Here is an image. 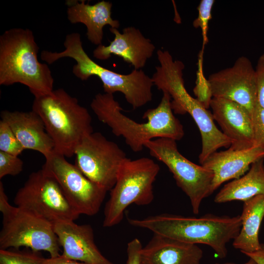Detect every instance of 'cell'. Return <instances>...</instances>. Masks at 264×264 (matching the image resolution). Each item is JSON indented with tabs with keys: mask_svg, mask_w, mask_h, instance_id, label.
<instances>
[{
	"mask_svg": "<svg viewBox=\"0 0 264 264\" xmlns=\"http://www.w3.org/2000/svg\"><path fill=\"white\" fill-rule=\"evenodd\" d=\"M171 97L166 92L158 106L147 110L142 118L146 123H137L122 113L123 109L113 94L98 93L90 103V108L98 120L108 126L116 136H122L127 145L135 153L145 147L146 142L157 138L181 140L183 127L175 117L171 107Z\"/></svg>",
	"mask_w": 264,
	"mask_h": 264,
	"instance_id": "6da1fadb",
	"label": "cell"
},
{
	"mask_svg": "<svg viewBox=\"0 0 264 264\" xmlns=\"http://www.w3.org/2000/svg\"><path fill=\"white\" fill-rule=\"evenodd\" d=\"M129 223L186 243L211 247L220 259L227 254L226 245L239 234L240 215L233 217L206 215L199 218L161 214L143 219L127 218Z\"/></svg>",
	"mask_w": 264,
	"mask_h": 264,
	"instance_id": "7a4b0ae2",
	"label": "cell"
},
{
	"mask_svg": "<svg viewBox=\"0 0 264 264\" xmlns=\"http://www.w3.org/2000/svg\"><path fill=\"white\" fill-rule=\"evenodd\" d=\"M156 53L160 65L156 66L152 77L154 85L158 89L170 94L174 113H188L195 121L201 137L202 148L198 160L202 164L219 149L229 147L231 141L217 127L212 113L187 91L183 78V62L174 60L167 50L158 49Z\"/></svg>",
	"mask_w": 264,
	"mask_h": 264,
	"instance_id": "3957f363",
	"label": "cell"
},
{
	"mask_svg": "<svg viewBox=\"0 0 264 264\" xmlns=\"http://www.w3.org/2000/svg\"><path fill=\"white\" fill-rule=\"evenodd\" d=\"M64 50L51 52L43 50L41 59L51 65L59 59L69 57L76 64L72 67V73L82 81H86L92 76L101 81L105 93H122L127 102L133 109L139 108L153 99L152 78L141 69H133L128 74H122L103 67L93 61L83 47L81 37L78 32L68 34L65 39Z\"/></svg>",
	"mask_w": 264,
	"mask_h": 264,
	"instance_id": "277c9868",
	"label": "cell"
},
{
	"mask_svg": "<svg viewBox=\"0 0 264 264\" xmlns=\"http://www.w3.org/2000/svg\"><path fill=\"white\" fill-rule=\"evenodd\" d=\"M39 49L31 30L5 31L0 36V85L22 84L35 97L52 92L54 78L48 65L39 61Z\"/></svg>",
	"mask_w": 264,
	"mask_h": 264,
	"instance_id": "5b68a950",
	"label": "cell"
},
{
	"mask_svg": "<svg viewBox=\"0 0 264 264\" xmlns=\"http://www.w3.org/2000/svg\"><path fill=\"white\" fill-rule=\"evenodd\" d=\"M32 110L42 119L54 151L65 157L74 155L83 139L93 132L88 110L62 88L35 97Z\"/></svg>",
	"mask_w": 264,
	"mask_h": 264,
	"instance_id": "8992f818",
	"label": "cell"
},
{
	"mask_svg": "<svg viewBox=\"0 0 264 264\" xmlns=\"http://www.w3.org/2000/svg\"><path fill=\"white\" fill-rule=\"evenodd\" d=\"M159 171V165L151 158H128L119 169L105 204L103 227H111L120 223L125 210L131 204H150L154 198L153 184Z\"/></svg>",
	"mask_w": 264,
	"mask_h": 264,
	"instance_id": "52a82bcc",
	"label": "cell"
},
{
	"mask_svg": "<svg viewBox=\"0 0 264 264\" xmlns=\"http://www.w3.org/2000/svg\"><path fill=\"white\" fill-rule=\"evenodd\" d=\"M0 211L2 216L0 249L22 247L31 251L48 252L50 257L59 256L60 245L53 225L17 206L11 205L0 182Z\"/></svg>",
	"mask_w": 264,
	"mask_h": 264,
	"instance_id": "ba28073f",
	"label": "cell"
},
{
	"mask_svg": "<svg viewBox=\"0 0 264 264\" xmlns=\"http://www.w3.org/2000/svg\"><path fill=\"white\" fill-rule=\"evenodd\" d=\"M145 147L152 157L168 167L177 185L189 198L193 212L198 214L202 201L213 193V172L185 157L173 139L155 138L146 142Z\"/></svg>",
	"mask_w": 264,
	"mask_h": 264,
	"instance_id": "9c48e42d",
	"label": "cell"
},
{
	"mask_svg": "<svg viewBox=\"0 0 264 264\" xmlns=\"http://www.w3.org/2000/svg\"><path fill=\"white\" fill-rule=\"evenodd\" d=\"M16 206L51 223L74 221L80 215L59 184L42 168L32 173L14 198Z\"/></svg>",
	"mask_w": 264,
	"mask_h": 264,
	"instance_id": "30bf717a",
	"label": "cell"
},
{
	"mask_svg": "<svg viewBox=\"0 0 264 264\" xmlns=\"http://www.w3.org/2000/svg\"><path fill=\"white\" fill-rule=\"evenodd\" d=\"M65 157L54 151L45 157L42 169L57 181L68 201L80 215L97 214L107 191L89 179Z\"/></svg>",
	"mask_w": 264,
	"mask_h": 264,
	"instance_id": "8fae6325",
	"label": "cell"
},
{
	"mask_svg": "<svg viewBox=\"0 0 264 264\" xmlns=\"http://www.w3.org/2000/svg\"><path fill=\"white\" fill-rule=\"evenodd\" d=\"M74 155L75 164L84 175L107 192L114 186L119 169L128 158L117 143L99 132L85 137Z\"/></svg>",
	"mask_w": 264,
	"mask_h": 264,
	"instance_id": "7c38bea8",
	"label": "cell"
},
{
	"mask_svg": "<svg viewBox=\"0 0 264 264\" xmlns=\"http://www.w3.org/2000/svg\"><path fill=\"white\" fill-rule=\"evenodd\" d=\"M213 97L235 102L244 107L252 118L257 104L255 69L246 57H239L234 65L211 74L208 78Z\"/></svg>",
	"mask_w": 264,
	"mask_h": 264,
	"instance_id": "4fadbf2b",
	"label": "cell"
},
{
	"mask_svg": "<svg viewBox=\"0 0 264 264\" xmlns=\"http://www.w3.org/2000/svg\"><path fill=\"white\" fill-rule=\"evenodd\" d=\"M210 107L214 120L231 141L229 148L242 151L255 146L252 118L244 107L231 100L217 97H212Z\"/></svg>",
	"mask_w": 264,
	"mask_h": 264,
	"instance_id": "5bb4252c",
	"label": "cell"
},
{
	"mask_svg": "<svg viewBox=\"0 0 264 264\" xmlns=\"http://www.w3.org/2000/svg\"><path fill=\"white\" fill-rule=\"evenodd\" d=\"M53 228L63 248V257L87 264H114L97 247L89 224L63 221L53 224Z\"/></svg>",
	"mask_w": 264,
	"mask_h": 264,
	"instance_id": "9a60e30c",
	"label": "cell"
},
{
	"mask_svg": "<svg viewBox=\"0 0 264 264\" xmlns=\"http://www.w3.org/2000/svg\"><path fill=\"white\" fill-rule=\"evenodd\" d=\"M110 30L114 35L113 40L108 46L98 45L93 51V57L105 61L114 55L131 64L134 69L140 70L144 67L155 49L151 40L133 26L123 29L122 33L114 28L110 27Z\"/></svg>",
	"mask_w": 264,
	"mask_h": 264,
	"instance_id": "2e32d148",
	"label": "cell"
},
{
	"mask_svg": "<svg viewBox=\"0 0 264 264\" xmlns=\"http://www.w3.org/2000/svg\"><path fill=\"white\" fill-rule=\"evenodd\" d=\"M1 120L11 128L24 149L42 154L44 157L54 151V142L46 131L40 116L30 111L2 110Z\"/></svg>",
	"mask_w": 264,
	"mask_h": 264,
	"instance_id": "e0dca14e",
	"label": "cell"
},
{
	"mask_svg": "<svg viewBox=\"0 0 264 264\" xmlns=\"http://www.w3.org/2000/svg\"><path fill=\"white\" fill-rule=\"evenodd\" d=\"M261 158H264V150L259 146L242 151L229 148L227 150L213 153L201 165L214 174L212 183L213 193L225 181L243 176L252 163Z\"/></svg>",
	"mask_w": 264,
	"mask_h": 264,
	"instance_id": "ac0fdd59",
	"label": "cell"
},
{
	"mask_svg": "<svg viewBox=\"0 0 264 264\" xmlns=\"http://www.w3.org/2000/svg\"><path fill=\"white\" fill-rule=\"evenodd\" d=\"M141 257L142 264H201L203 251L197 244L154 234Z\"/></svg>",
	"mask_w": 264,
	"mask_h": 264,
	"instance_id": "d6986e66",
	"label": "cell"
},
{
	"mask_svg": "<svg viewBox=\"0 0 264 264\" xmlns=\"http://www.w3.org/2000/svg\"><path fill=\"white\" fill-rule=\"evenodd\" d=\"M67 17L72 23H82L87 27L88 40L95 45L102 44L103 28L109 25L118 29L120 22L111 18V2L105 0L90 5L85 0H67Z\"/></svg>",
	"mask_w": 264,
	"mask_h": 264,
	"instance_id": "ffe728a7",
	"label": "cell"
},
{
	"mask_svg": "<svg viewBox=\"0 0 264 264\" xmlns=\"http://www.w3.org/2000/svg\"><path fill=\"white\" fill-rule=\"evenodd\" d=\"M240 216L242 227L233 240L234 247L244 254L258 251L262 246L259 240V232L264 217V194L244 201Z\"/></svg>",
	"mask_w": 264,
	"mask_h": 264,
	"instance_id": "44dd1931",
	"label": "cell"
},
{
	"mask_svg": "<svg viewBox=\"0 0 264 264\" xmlns=\"http://www.w3.org/2000/svg\"><path fill=\"white\" fill-rule=\"evenodd\" d=\"M264 158L257 160L246 174L224 185L216 195L214 201L218 203L233 200L244 202L264 194Z\"/></svg>",
	"mask_w": 264,
	"mask_h": 264,
	"instance_id": "7402d4cb",
	"label": "cell"
},
{
	"mask_svg": "<svg viewBox=\"0 0 264 264\" xmlns=\"http://www.w3.org/2000/svg\"><path fill=\"white\" fill-rule=\"evenodd\" d=\"M24 150L13 131L4 121H0V151L15 156Z\"/></svg>",
	"mask_w": 264,
	"mask_h": 264,
	"instance_id": "603a6c76",
	"label": "cell"
},
{
	"mask_svg": "<svg viewBox=\"0 0 264 264\" xmlns=\"http://www.w3.org/2000/svg\"><path fill=\"white\" fill-rule=\"evenodd\" d=\"M41 256L32 251L0 249V264H38Z\"/></svg>",
	"mask_w": 264,
	"mask_h": 264,
	"instance_id": "cb8c5ba5",
	"label": "cell"
},
{
	"mask_svg": "<svg viewBox=\"0 0 264 264\" xmlns=\"http://www.w3.org/2000/svg\"><path fill=\"white\" fill-rule=\"evenodd\" d=\"M214 3V0H201L198 7V16L193 22L194 27L201 29L204 44L208 42V23L212 18L211 11Z\"/></svg>",
	"mask_w": 264,
	"mask_h": 264,
	"instance_id": "d4e9b609",
	"label": "cell"
},
{
	"mask_svg": "<svg viewBox=\"0 0 264 264\" xmlns=\"http://www.w3.org/2000/svg\"><path fill=\"white\" fill-rule=\"evenodd\" d=\"M23 163L18 156L0 151V178L10 175L15 176L23 170Z\"/></svg>",
	"mask_w": 264,
	"mask_h": 264,
	"instance_id": "484cf974",
	"label": "cell"
},
{
	"mask_svg": "<svg viewBox=\"0 0 264 264\" xmlns=\"http://www.w3.org/2000/svg\"><path fill=\"white\" fill-rule=\"evenodd\" d=\"M255 146L264 150V109L257 103L252 117Z\"/></svg>",
	"mask_w": 264,
	"mask_h": 264,
	"instance_id": "4316f807",
	"label": "cell"
},
{
	"mask_svg": "<svg viewBox=\"0 0 264 264\" xmlns=\"http://www.w3.org/2000/svg\"><path fill=\"white\" fill-rule=\"evenodd\" d=\"M257 77V103L264 109V53L261 55L255 68Z\"/></svg>",
	"mask_w": 264,
	"mask_h": 264,
	"instance_id": "83f0119b",
	"label": "cell"
},
{
	"mask_svg": "<svg viewBox=\"0 0 264 264\" xmlns=\"http://www.w3.org/2000/svg\"><path fill=\"white\" fill-rule=\"evenodd\" d=\"M196 86L194 89L197 99L206 109L210 107V103L213 97L211 88L208 81L204 83L199 77Z\"/></svg>",
	"mask_w": 264,
	"mask_h": 264,
	"instance_id": "f1b7e54d",
	"label": "cell"
},
{
	"mask_svg": "<svg viewBox=\"0 0 264 264\" xmlns=\"http://www.w3.org/2000/svg\"><path fill=\"white\" fill-rule=\"evenodd\" d=\"M142 247L141 242L137 238H134L128 242L126 264H142L141 251Z\"/></svg>",
	"mask_w": 264,
	"mask_h": 264,
	"instance_id": "f546056e",
	"label": "cell"
},
{
	"mask_svg": "<svg viewBox=\"0 0 264 264\" xmlns=\"http://www.w3.org/2000/svg\"><path fill=\"white\" fill-rule=\"evenodd\" d=\"M38 264H87L63 257L61 254L58 257L44 258L41 257Z\"/></svg>",
	"mask_w": 264,
	"mask_h": 264,
	"instance_id": "4dcf8cb0",
	"label": "cell"
},
{
	"mask_svg": "<svg viewBox=\"0 0 264 264\" xmlns=\"http://www.w3.org/2000/svg\"><path fill=\"white\" fill-rule=\"evenodd\" d=\"M245 255L253 259L258 264H264V244H262L261 248L258 251Z\"/></svg>",
	"mask_w": 264,
	"mask_h": 264,
	"instance_id": "1f68e13d",
	"label": "cell"
},
{
	"mask_svg": "<svg viewBox=\"0 0 264 264\" xmlns=\"http://www.w3.org/2000/svg\"><path fill=\"white\" fill-rule=\"evenodd\" d=\"M224 264H236L232 263H226ZM243 264H258L253 259L249 258V260Z\"/></svg>",
	"mask_w": 264,
	"mask_h": 264,
	"instance_id": "d6a6232c",
	"label": "cell"
},
{
	"mask_svg": "<svg viewBox=\"0 0 264 264\" xmlns=\"http://www.w3.org/2000/svg\"><path fill=\"white\" fill-rule=\"evenodd\" d=\"M218 264V263H216V264Z\"/></svg>",
	"mask_w": 264,
	"mask_h": 264,
	"instance_id": "836d02e7",
	"label": "cell"
}]
</instances>
